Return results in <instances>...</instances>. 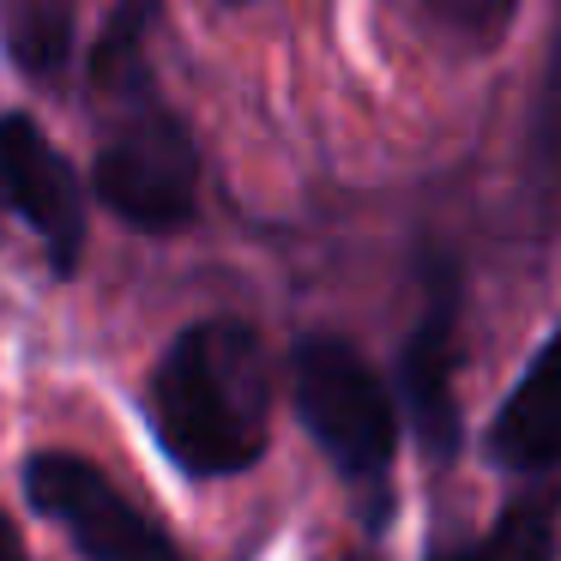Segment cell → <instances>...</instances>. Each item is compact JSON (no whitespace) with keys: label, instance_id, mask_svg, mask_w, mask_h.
I'll use <instances>...</instances> for the list:
<instances>
[{"label":"cell","instance_id":"cell-1","mask_svg":"<svg viewBox=\"0 0 561 561\" xmlns=\"http://www.w3.org/2000/svg\"><path fill=\"white\" fill-rule=\"evenodd\" d=\"M266 351L248 320H199L151 375V435L187 477H236L266 453Z\"/></svg>","mask_w":561,"mask_h":561},{"label":"cell","instance_id":"cell-2","mask_svg":"<svg viewBox=\"0 0 561 561\" xmlns=\"http://www.w3.org/2000/svg\"><path fill=\"white\" fill-rule=\"evenodd\" d=\"M290 387L320 453L351 483H368L380 495V477L392 471V453H399V404H392L387 380L363 363V351L332 332H308V339H296Z\"/></svg>","mask_w":561,"mask_h":561},{"label":"cell","instance_id":"cell-3","mask_svg":"<svg viewBox=\"0 0 561 561\" xmlns=\"http://www.w3.org/2000/svg\"><path fill=\"white\" fill-rule=\"evenodd\" d=\"M98 194L127 230L170 236V230H187V224H194V211H199V151H194V139H187V127L151 98V85L134 91V103H122V122L103 139Z\"/></svg>","mask_w":561,"mask_h":561},{"label":"cell","instance_id":"cell-4","mask_svg":"<svg viewBox=\"0 0 561 561\" xmlns=\"http://www.w3.org/2000/svg\"><path fill=\"white\" fill-rule=\"evenodd\" d=\"M25 495L43 519L73 537L85 561H187L158 519H146L98 465L73 453H37L25 465Z\"/></svg>","mask_w":561,"mask_h":561},{"label":"cell","instance_id":"cell-5","mask_svg":"<svg viewBox=\"0 0 561 561\" xmlns=\"http://www.w3.org/2000/svg\"><path fill=\"white\" fill-rule=\"evenodd\" d=\"M453 375H459V290L453 278L435 272L423 320L411 327L399 351V411L411 423L416 447L435 465H453L459 453V399H453Z\"/></svg>","mask_w":561,"mask_h":561},{"label":"cell","instance_id":"cell-6","mask_svg":"<svg viewBox=\"0 0 561 561\" xmlns=\"http://www.w3.org/2000/svg\"><path fill=\"white\" fill-rule=\"evenodd\" d=\"M0 199L43 236L55 272L79 266L85 248V206H79V182L67 158L37 134L25 115H0Z\"/></svg>","mask_w":561,"mask_h":561},{"label":"cell","instance_id":"cell-7","mask_svg":"<svg viewBox=\"0 0 561 561\" xmlns=\"http://www.w3.org/2000/svg\"><path fill=\"white\" fill-rule=\"evenodd\" d=\"M489 459L513 477H543L561 465V327L531 356L525 380L489 423Z\"/></svg>","mask_w":561,"mask_h":561},{"label":"cell","instance_id":"cell-8","mask_svg":"<svg viewBox=\"0 0 561 561\" xmlns=\"http://www.w3.org/2000/svg\"><path fill=\"white\" fill-rule=\"evenodd\" d=\"M151 13H158V0H115L110 13V31L98 37V49H91V79H98L103 91H115V98H134V91H146V25Z\"/></svg>","mask_w":561,"mask_h":561},{"label":"cell","instance_id":"cell-9","mask_svg":"<svg viewBox=\"0 0 561 561\" xmlns=\"http://www.w3.org/2000/svg\"><path fill=\"white\" fill-rule=\"evenodd\" d=\"M440 561H556V501L549 495H525L477 537L471 549Z\"/></svg>","mask_w":561,"mask_h":561},{"label":"cell","instance_id":"cell-10","mask_svg":"<svg viewBox=\"0 0 561 561\" xmlns=\"http://www.w3.org/2000/svg\"><path fill=\"white\" fill-rule=\"evenodd\" d=\"M67 37H73V13L67 0H13L7 7V49L19 67L37 79H55L67 67Z\"/></svg>","mask_w":561,"mask_h":561},{"label":"cell","instance_id":"cell-11","mask_svg":"<svg viewBox=\"0 0 561 561\" xmlns=\"http://www.w3.org/2000/svg\"><path fill=\"white\" fill-rule=\"evenodd\" d=\"M416 13L440 31L447 43H465V49H489L501 31L513 25V7L519 0H411Z\"/></svg>","mask_w":561,"mask_h":561},{"label":"cell","instance_id":"cell-12","mask_svg":"<svg viewBox=\"0 0 561 561\" xmlns=\"http://www.w3.org/2000/svg\"><path fill=\"white\" fill-rule=\"evenodd\" d=\"M0 561H25V543H19V531H13L7 513H0Z\"/></svg>","mask_w":561,"mask_h":561}]
</instances>
